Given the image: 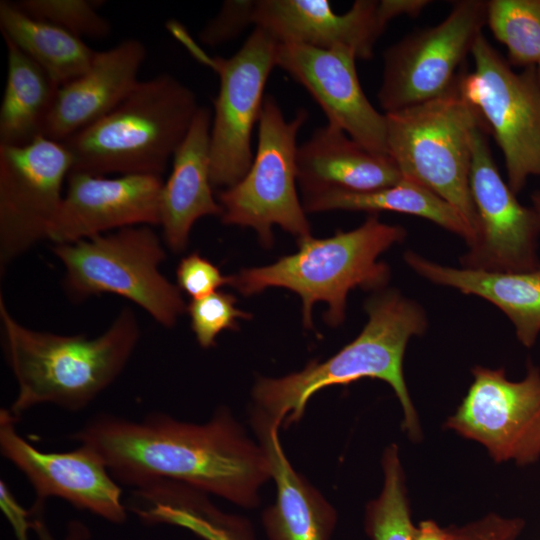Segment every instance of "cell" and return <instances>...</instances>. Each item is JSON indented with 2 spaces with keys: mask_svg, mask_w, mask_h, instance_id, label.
I'll list each match as a JSON object with an SVG mask.
<instances>
[{
  "mask_svg": "<svg viewBox=\"0 0 540 540\" xmlns=\"http://www.w3.org/2000/svg\"><path fill=\"white\" fill-rule=\"evenodd\" d=\"M73 166L67 147L39 136L0 146V271L42 239L61 204Z\"/></svg>",
  "mask_w": 540,
  "mask_h": 540,
  "instance_id": "7c38bea8",
  "label": "cell"
},
{
  "mask_svg": "<svg viewBox=\"0 0 540 540\" xmlns=\"http://www.w3.org/2000/svg\"><path fill=\"white\" fill-rule=\"evenodd\" d=\"M296 163L304 197L331 190L373 191L403 180L389 155L367 150L329 123L298 146Z\"/></svg>",
  "mask_w": 540,
  "mask_h": 540,
  "instance_id": "44dd1931",
  "label": "cell"
},
{
  "mask_svg": "<svg viewBox=\"0 0 540 540\" xmlns=\"http://www.w3.org/2000/svg\"><path fill=\"white\" fill-rule=\"evenodd\" d=\"M146 53L144 44L133 38L96 51L84 74L58 88L42 136L64 142L111 112L139 83Z\"/></svg>",
  "mask_w": 540,
  "mask_h": 540,
  "instance_id": "d6986e66",
  "label": "cell"
},
{
  "mask_svg": "<svg viewBox=\"0 0 540 540\" xmlns=\"http://www.w3.org/2000/svg\"><path fill=\"white\" fill-rule=\"evenodd\" d=\"M308 116L305 109H299L294 118L286 120L276 99L265 96L252 164L238 183L217 196L223 223L255 229L264 245L272 243L273 225L298 240L311 235L296 190V139Z\"/></svg>",
  "mask_w": 540,
  "mask_h": 540,
  "instance_id": "ba28073f",
  "label": "cell"
},
{
  "mask_svg": "<svg viewBox=\"0 0 540 540\" xmlns=\"http://www.w3.org/2000/svg\"><path fill=\"white\" fill-rule=\"evenodd\" d=\"M33 527L36 529L37 533L39 534L41 540H53L48 532L46 531L43 523L39 520H36L33 524Z\"/></svg>",
  "mask_w": 540,
  "mask_h": 540,
  "instance_id": "8d00e7d4",
  "label": "cell"
},
{
  "mask_svg": "<svg viewBox=\"0 0 540 540\" xmlns=\"http://www.w3.org/2000/svg\"><path fill=\"white\" fill-rule=\"evenodd\" d=\"M1 507L11 522L18 540H28L27 530L30 527L29 513L15 501L6 484L1 481Z\"/></svg>",
  "mask_w": 540,
  "mask_h": 540,
  "instance_id": "e575fe53",
  "label": "cell"
},
{
  "mask_svg": "<svg viewBox=\"0 0 540 540\" xmlns=\"http://www.w3.org/2000/svg\"><path fill=\"white\" fill-rule=\"evenodd\" d=\"M406 231L398 225L379 221L370 215L358 228L315 239L298 240L299 250L273 264L243 269L230 276V284L243 295L256 294L268 287H283L302 299L303 324L312 327V307L328 304L325 320L331 326L345 317L346 297L356 287L380 289L390 278V269L378 257L401 242Z\"/></svg>",
  "mask_w": 540,
  "mask_h": 540,
  "instance_id": "5b68a950",
  "label": "cell"
},
{
  "mask_svg": "<svg viewBox=\"0 0 540 540\" xmlns=\"http://www.w3.org/2000/svg\"><path fill=\"white\" fill-rule=\"evenodd\" d=\"M305 212L330 210L389 211L419 216L460 236L470 247L476 235L463 216L432 191L403 179L396 185L366 192L331 190L305 196Z\"/></svg>",
  "mask_w": 540,
  "mask_h": 540,
  "instance_id": "cb8c5ba5",
  "label": "cell"
},
{
  "mask_svg": "<svg viewBox=\"0 0 540 540\" xmlns=\"http://www.w3.org/2000/svg\"><path fill=\"white\" fill-rule=\"evenodd\" d=\"M484 123L472 136L470 191L477 213L475 242L460 258L462 268L527 272L540 267V215L522 205L493 160Z\"/></svg>",
  "mask_w": 540,
  "mask_h": 540,
  "instance_id": "5bb4252c",
  "label": "cell"
},
{
  "mask_svg": "<svg viewBox=\"0 0 540 540\" xmlns=\"http://www.w3.org/2000/svg\"><path fill=\"white\" fill-rule=\"evenodd\" d=\"M388 23L376 0H357L343 14L327 0H257L254 11V26L278 43L347 49L361 60L373 57Z\"/></svg>",
  "mask_w": 540,
  "mask_h": 540,
  "instance_id": "ac0fdd59",
  "label": "cell"
},
{
  "mask_svg": "<svg viewBox=\"0 0 540 540\" xmlns=\"http://www.w3.org/2000/svg\"><path fill=\"white\" fill-rule=\"evenodd\" d=\"M0 320L5 357L18 386L9 409L17 419L40 404L84 409L121 374L140 338L128 306L94 338L27 328L10 314L2 296Z\"/></svg>",
  "mask_w": 540,
  "mask_h": 540,
  "instance_id": "7a4b0ae2",
  "label": "cell"
},
{
  "mask_svg": "<svg viewBox=\"0 0 540 540\" xmlns=\"http://www.w3.org/2000/svg\"><path fill=\"white\" fill-rule=\"evenodd\" d=\"M430 3L429 0H381L380 6L385 18L390 22L403 15L415 17Z\"/></svg>",
  "mask_w": 540,
  "mask_h": 540,
  "instance_id": "d590c367",
  "label": "cell"
},
{
  "mask_svg": "<svg viewBox=\"0 0 540 540\" xmlns=\"http://www.w3.org/2000/svg\"><path fill=\"white\" fill-rule=\"evenodd\" d=\"M52 250L65 269V292L75 302L116 294L144 309L164 327H173L187 310L179 287L160 272L166 254L148 225L54 244Z\"/></svg>",
  "mask_w": 540,
  "mask_h": 540,
  "instance_id": "52a82bcc",
  "label": "cell"
},
{
  "mask_svg": "<svg viewBox=\"0 0 540 540\" xmlns=\"http://www.w3.org/2000/svg\"><path fill=\"white\" fill-rule=\"evenodd\" d=\"M176 275L179 289L193 299L205 297L230 284V276L223 275L218 267L197 252L181 259Z\"/></svg>",
  "mask_w": 540,
  "mask_h": 540,
  "instance_id": "836d02e7",
  "label": "cell"
},
{
  "mask_svg": "<svg viewBox=\"0 0 540 540\" xmlns=\"http://www.w3.org/2000/svg\"><path fill=\"white\" fill-rule=\"evenodd\" d=\"M486 25L507 48L511 66L540 63V0H489Z\"/></svg>",
  "mask_w": 540,
  "mask_h": 540,
  "instance_id": "83f0119b",
  "label": "cell"
},
{
  "mask_svg": "<svg viewBox=\"0 0 540 540\" xmlns=\"http://www.w3.org/2000/svg\"><path fill=\"white\" fill-rule=\"evenodd\" d=\"M474 380L445 426L477 441L497 463L518 465L540 457V370L531 362L521 381L507 379L504 368H472Z\"/></svg>",
  "mask_w": 540,
  "mask_h": 540,
  "instance_id": "4fadbf2b",
  "label": "cell"
},
{
  "mask_svg": "<svg viewBox=\"0 0 540 540\" xmlns=\"http://www.w3.org/2000/svg\"><path fill=\"white\" fill-rule=\"evenodd\" d=\"M236 301L233 295L216 291L193 299L187 306L191 328L201 347L213 346L223 330H236L239 319L251 318V314L236 307Z\"/></svg>",
  "mask_w": 540,
  "mask_h": 540,
  "instance_id": "4dcf8cb0",
  "label": "cell"
},
{
  "mask_svg": "<svg viewBox=\"0 0 540 540\" xmlns=\"http://www.w3.org/2000/svg\"><path fill=\"white\" fill-rule=\"evenodd\" d=\"M0 27L2 36L35 61L59 87L84 74L96 54L81 38L29 16L7 0L0 1Z\"/></svg>",
  "mask_w": 540,
  "mask_h": 540,
  "instance_id": "484cf974",
  "label": "cell"
},
{
  "mask_svg": "<svg viewBox=\"0 0 540 540\" xmlns=\"http://www.w3.org/2000/svg\"><path fill=\"white\" fill-rule=\"evenodd\" d=\"M347 49H320L278 43L276 66L288 73L314 98L329 124L342 129L367 150L388 155L387 123L366 97Z\"/></svg>",
  "mask_w": 540,
  "mask_h": 540,
  "instance_id": "2e32d148",
  "label": "cell"
},
{
  "mask_svg": "<svg viewBox=\"0 0 540 540\" xmlns=\"http://www.w3.org/2000/svg\"><path fill=\"white\" fill-rule=\"evenodd\" d=\"M384 485L378 498L366 506L365 530L372 540H413L404 473L396 444L388 446L382 457Z\"/></svg>",
  "mask_w": 540,
  "mask_h": 540,
  "instance_id": "f1b7e54d",
  "label": "cell"
},
{
  "mask_svg": "<svg viewBox=\"0 0 540 540\" xmlns=\"http://www.w3.org/2000/svg\"><path fill=\"white\" fill-rule=\"evenodd\" d=\"M522 528V520L502 518L495 514L455 528H441L427 520L415 528L413 540H514Z\"/></svg>",
  "mask_w": 540,
  "mask_h": 540,
  "instance_id": "1f68e13d",
  "label": "cell"
},
{
  "mask_svg": "<svg viewBox=\"0 0 540 540\" xmlns=\"http://www.w3.org/2000/svg\"><path fill=\"white\" fill-rule=\"evenodd\" d=\"M252 426L277 489L275 503L263 513L269 540H330L337 520L336 512L291 466L279 440L280 423L255 408Z\"/></svg>",
  "mask_w": 540,
  "mask_h": 540,
  "instance_id": "ffe728a7",
  "label": "cell"
},
{
  "mask_svg": "<svg viewBox=\"0 0 540 540\" xmlns=\"http://www.w3.org/2000/svg\"><path fill=\"white\" fill-rule=\"evenodd\" d=\"M14 3L29 16L52 23L81 39H103L111 32L109 21L97 12L101 1L21 0Z\"/></svg>",
  "mask_w": 540,
  "mask_h": 540,
  "instance_id": "f546056e",
  "label": "cell"
},
{
  "mask_svg": "<svg viewBox=\"0 0 540 540\" xmlns=\"http://www.w3.org/2000/svg\"><path fill=\"white\" fill-rule=\"evenodd\" d=\"M405 262L420 276L497 306L513 323L518 340L531 347L540 333V267L527 272H493L443 266L407 251Z\"/></svg>",
  "mask_w": 540,
  "mask_h": 540,
  "instance_id": "603a6c76",
  "label": "cell"
},
{
  "mask_svg": "<svg viewBox=\"0 0 540 540\" xmlns=\"http://www.w3.org/2000/svg\"><path fill=\"white\" fill-rule=\"evenodd\" d=\"M18 420L9 409H1L0 451L35 490L34 510H41L49 497H58L111 522L126 519L121 488L93 450L79 445L68 452L40 451L17 433Z\"/></svg>",
  "mask_w": 540,
  "mask_h": 540,
  "instance_id": "9a60e30c",
  "label": "cell"
},
{
  "mask_svg": "<svg viewBox=\"0 0 540 540\" xmlns=\"http://www.w3.org/2000/svg\"><path fill=\"white\" fill-rule=\"evenodd\" d=\"M531 202H532V207L537 211V213L540 215V189L539 190H535L532 194H531Z\"/></svg>",
  "mask_w": 540,
  "mask_h": 540,
  "instance_id": "74e56055",
  "label": "cell"
},
{
  "mask_svg": "<svg viewBox=\"0 0 540 540\" xmlns=\"http://www.w3.org/2000/svg\"><path fill=\"white\" fill-rule=\"evenodd\" d=\"M200 106L173 75L139 81L111 112L62 142L71 171L162 177Z\"/></svg>",
  "mask_w": 540,
  "mask_h": 540,
  "instance_id": "277c9868",
  "label": "cell"
},
{
  "mask_svg": "<svg viewBox=\"0 0 540 540\" xmlns=\"http://www.w3.org/2000/svg\"><path fill=\"white\" fill-rule=\"evenodd\" d=\"M487 22V1H455L439 24L414 30L383 54L378 102L385 113L447 93Z\"/></svg>",
  "mask_w": 540,
  "mask_h": 540,
  "instance_id": "30bf717a",
  "label": "cell"
},
{
  "mask_svg": "<svg viewBox=\"0 0 540 540\" xmlns=\"http://www.w3.org/2000/svg\"><path fill=\"white\" fill-rule=\"evenodd\" d=\"M368 321L361 333L337 354L281 378H260L253 389L256 408L281 425L297 422L313 394L332 385L377 378L394 390L404 412L403 427L413 441L421 429L404 376L403 357L409 339L427 328L423 308L394 290L374 295L365 303Z\"/></svg>",
  "mask_w": 540,
  "mask_h": 540,
  "instance_id": "3957f363",
  "label": "cell"
},
{
  "mask_svg": "<svg viewBox=\"0 0 540 540\" xmlns=\"http://www.w3.org/2000/svg\"><path fill=\"white\" fill-rule=\"evenodd\" d=\"M7 79L0 107V146H22L42 136L59 86L10 39Z\"/></svg>",
  "mask_w": 540,
  "mask_h": 540,
  "instance_id": "d4e9b609",
  "label": "cell"
},
{
  "mask_svg": "<svg viewBox=\"0 0 540 540\" xmlns=\"http://www.w3.org/2000/svg\"><path fill=\"white\" fill-rule=\"evenodd\" d=\"M164 181L154 175L116 178L71 171L47 239L68 244L107 231L139 225H159Z\"/></svg>",
  "mask_w": 540,
  "mask_h": 540,
  "instance_id": "e0dca14e",
  "label": "cell"
},
{
  "mask_svg": "<svg viewBox=\"0 0 540 540\" xmlns=\"http://www.w3.org/2000/svg\"><path fill=\"white\" fill-rule=\"evenodd\" d=\"M474 70L460 71L458 87L494 136L507 184L518 194L540 177V80L537 66L516 72L483 34L472 51Z\"/></svg>",
  "mask_w": 540,
  "mask_h": 540,
  "instance_id": "9c48e42d",
  "label": "cell"
},
{
  "mask_svg": "<svg viewBox=\"0 0 540 540\" xmlns=\"http://www.w3.org/2000/svg\"><path fill=\"white\" fill-rule=\"evenodd\" d=\"M255 0H226L217 15L200 31V41L209 47L222 45L254 25Z\"/></svg>",
  "mask_w": 540,
  "mask_h": 540,
  "instance_id": "d6a6232c",
  "label": "cell"
},
{
  "mask_svg": "<svg viewBox=\"0 0 540 540\" xmlns=\"http://www.w3.org/2000/svg\"><path fill=\"white\" fill-rule=\"evenodd\" d=\"M70 438L93 450L116 481L132 488L171 480L251 508L271 477L263 449L224 410L205 424L162 413L140 421L98 415Z\"/></svg>",
  "mask_w": 540,
  "mask_h": 540,
  "instance_id": "6da1fadb",
  "label": "cell"
},
{
  "mask_svg": "<svg viewBox=\"0 0 540 540\" xmlns=\"http://www.w3.org/2000/svg\"><path fill=\"white\" fill-rule=\"evenodd\" d=\"M131 509L147 523L186 528L203 540H254L243 519L222 513L203 493L184 486H163L132 501Z\"/></svg>",
  "mask_w": 540,
  "mask_h": 540,
  "instance_id": "4316f807",
  "label": "cell"
},
{
  "mask_svg": "<svg viewBox=\"0 0 540 540\" xmlns=\"http://www.w3.org/2000/svg\"><path fill=\"white\" fill-rule=\"evenodd\" d=\"M537 71H538V76H539V80H540V63L537 65Z\"/></svg>",
  "mask_w": 540,
  "mask_h": 540,
  "instance_id": "f35d334b",
  "label": "cell"
},
{
  "mask_svg": "<svg viewBox=\"0 0 540 540\" xmlns=\"http://www.w3.org/2000/svg\"><path fill=\"white\" fill-rule=\"evenodd\" d=\"M385 116L387 152L403 179L452 205L476 235L477 213L469 183L472 136L484 122L460 92L458 80L442 96Z\"/></svg>",
  "mask_w": 540,
  "mask_h": 540,
  "instance_id": "8992f818",
  "label": "cell"
},
{
  "mask_svg": "<svg viewBox=\"0 0 540 540\" xmlns=\"http://www.w3.org/2000/svg\"><path fill=\"white\" fill-rule=\"evenodd\" d=\"M212 112L200 106L182 143L173 155L170 176L160 197V224L167 246L180 252L187 246L193 224L204 216H220L210 176Z\"/></svg>",
  "mask_w": 540,
  "mask_h": 540,
  "instance_id": "7402d4cb",
  "label": "cell"
},
{
  "mask_svg": "<svg viewBox=\"0 0 540 540\" xmlns=\"http://www.w3.org/2000/svg\"><path fill=\"white\" fill-rule=\"evenodd\" d=\"M276 46V40L259 27L229 58H212L189 45L195 57L219 76L210 132L212 186L235 185L252 164V132L262 111L266 82L276 66Z\"/></svg>",
  "mask_w": 540,
  "mask_h": 540,
  "instance_id": "8fae6325",
  "label": "cell"
}]
</instances>
